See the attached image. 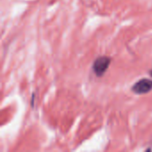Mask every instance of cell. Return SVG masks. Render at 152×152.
Here are the masks:
<instances>
[{"label": "cell", "mask_w": 152, "mask_h": 152, "mask_svg": "<svg viewBox=\"0 0 152 152\" xmlns=\"http://www.w3.org/2000/svg\"><path fill=\"white\" fill-rule=\"evenodd\" d=\"M111 62V59L108 56H101L98 57L93 65V69L97 77H102L107 69L110 67V64Z\"/></svg>", "instance_id": "1"}, {"label": "cell", "mask_w": 152, "mask_h": 152, "mask_svg": "<svg viewBox=\"0 0 152 152\" xmlns=\"http://www.w3.org/2000/svg\"><path fill=\"white\" fill-rule=\"evenodd\" d=\"M152 90V80L143 78L136 82L132 86V91L136 94H145Z\"/></svg>", "instance_id": "2"}, {"label": "cell", "mask_w": 152, "mask_h": 152, "mask_svg": "<svg viewBox=\"0 0 152 152\" xmlns=\"http://www.w3.org/2000/svg\"><path fill=\"white\" fill-rule=\"evenodd\" d=\"M150 74H151V77H152V69H151V71H150Z\"/></svg>", "instance_id": "3"}]
</instances>
